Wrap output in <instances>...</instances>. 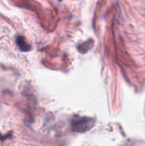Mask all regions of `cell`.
<instances>
[{"mask_svg":"<svg viewBox=\"0 0 145 146\" xmlns=\"http://www.w3.org/2000/svg\"><path fill=\"white\" fill-rule=\"evenodd\" d=\"M95 123V120L92 118L78 117L71 121V128L74 132L85 133L93 128Z\"/></svg>","mask_w":145,"mask_h":146,"instance_id":"6da1fadb","label":"cell"},{"mask_svg":"<svg viewBox=\"0 0 145 146\" xmlns=\"http://www.w3.org/2000/svg\"><path fill=\"white\" fill-rule=\"evenodd\" d=\"M16 41L17 46H18V48H19V50L21 51L27 52V51H29L31 49V46L27 43V41H26V38L23 36H17Z\"/></svg>","mask_w":145,"mask_h":146,"instance_id":"7a4b0ae2","label":"cell"},{"mask_svg":"<svg viewBox=\"0 0 145 146\" xmlns=\"http://www.w3.org/2000/svg\"><path fill=\"white\" fill-rule=\"evenodd\" d=\"M93 47V41L92 39H89L85 41L82 44H80L78 46V50L81 54H86Z\"/></svg>","mask_w":145,"mask_h":146,"instance_id":"3957f363","label":"cell"},{"mask_svg":"<svg viewBox=\"0 0 145 146\" xmlns=\"http://www.w3.org/2000/svg\"><path fill=\"white\" fill-rule=\"evenodd\" d=\"M59 1H61V0H59Z\"/></svg>","mask_w":145,"mask_h":146,"instance_id":"277c9868","label":"cell"}]
</instances>
